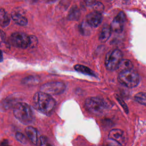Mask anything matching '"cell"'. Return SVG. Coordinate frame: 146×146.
<instances>
[{"label":"cell","instance_id":"cell-1","mask_svg":"<svg viewBox=\"0 0 146 146\" xmlns=\"http://www.w3.org/2000/svg\"><path fill=\"white\" fill-rule=\"evenodd\" d=\"M33 107L41 112L46 115H50L54 111L55 107V100L50 95L42 91L36 92L33 98Z\"/></svg>","mask_w":146,"mask_h":146},{"label":"cell","instance_id":"cell-2","mask_svg":"<svg viewBox=\"0 0 146 146\" xmlns=\"http://www.w3.org/2000/svg\"><path fill=\"white\" fill-rule=\"evenodd\" d=\"M13 114L17 119L24 124H31L34 119L31 107L26 103H17L13 109Z\"/></svg>","mask_w":146,"mask_h":146},{"label":"cell","instance_id":"cell-3","mask_svg":"<svg viewBox=\"0 0 146 146\" xmlns=\"http://www.w3.org/2000/svg\"><path fill=\"white\" fill-rule=\"evenodd\" d=\"M85 106L89 112L95 115L102 114L108 107L103 99L97 97L88 98L85 101Z\"/></svg>","mask_w":146,"mask_h":146},{"label":"cell","instance_id":"cell-4","mask_svg":"<svg viewBox=\"0 0 146 146\" xmlns=\"http://www.w3.org/2000/svg\"><path fill=\"white\" fill-rule=\"evenodd\" d=\"M139 74L132 69L120 72L118 75L119 82L129 88L136 87L139 83Z\"/></svg>","mask_w":146,"mask_h":146},{"label":"cell","instance_id":"cell-5","mask_svg":"<svg viewBox=\"0 0 146 146\" xmlns=\"http://www.w3.org/2000/svg\"><path fill=\"white\" fill-rule=\"evenodd\" d=\"M123 58V54L119 49H115L109 51L106 56L105 65L110 71L117 70Z\"/></svg>","mask_w":146,"mask_h":146},{"label":"cell","instance_id":"cell-6","mask_svg":"<svg viewBox=\"0 0 146 146\" xmlns=\"http://www.w3.org/2000/svg\"><path fill=\"white\" fill-rule=\"evenodd\" d=\"M66 89V85L61 82H51L43 84L40 87V91L49 95L62 94Z\"/></svg>","mask_w":146,"mask_h":146},{"label":"cell","instance_id":"cell-7","mask_svg":"<svg viewBox=\"0 0 146 146\" xmlns=\"http://www.w3.org/2000/svg\"><path fill=\"white\" fill-rule=\"evenodd\" d=\"M11 44L16 47L26 48L29 47L30 36L22 32H16L13 33L10 38Z\"/></svg>","mask_w":146,"mask_h":146},{"label":"cell","instance_id":"cell-8","mask_svg":"<svg viewBox=\"0 0 146 146\" xmlns=\"http://www.w3.org/2000/svg\"><path fill=\"white\" fill-rule=\"evenodd\" d=\"M125 21V15L123 11H120L114 18L111 24V27L112 31L115 33H121L123 30L124 22Z\"/></svg>","mask_w":146,"mask_h":146},{"label":"cell","instance_id":"cell-9","mask_svg":"<svg viewBox=\"0 0 146 146\" xmlns=\"http://www.w3.org/2000/svg\"><path fill=\"white\" fill-rule=\"evenodd\" d=\"M108 137L121 145H124L127 141L125 132L119 129H113L111 130L108 134Z\"/></svg>","mask_w":146,"mask_h":146},{"label":"cell","instance_id":"cell-10","mask_svg":"<svg viewBox=\"0 0 146 146\" xmlns=\"http://www.w3.org/2000/svg\"><path fill=\"white\" fill-rule=\"evenodd\" d=\"M86 21L90 26L96 27L102 21V14L95 11H92L86 16Z\"/></svg>","mask_w":146,"mask_h":146},{"label":"cell","instance_id":"cell-11","mask_svg":"<svg viewBox=\"0 0 146 146\" xmlns=\"http://www.w3.org/2000/svg\"><path fill=\"white\" fill-rule=\"evenodd\" d=\"M112 32V29L111 26L106 25L102 28L101 32L99 35V39L102 42H106L108 38L110 37Z\"/></svg>","mask_w":146,"mask_h":146},{"label":"cell","instance_id":"cell-12","mask_svg":"<svg viewBox=\"0 0 146 146\" xmlns=\"http://www.w3.org/2000/svg\"><path fill=\"white\" fill-rule=\"evenodd\" d=\"M25 132L30 140L33 144H36L38 142V135L36 129L31 126H28L26 128Z\"/></svg>","mask_w":146,"mask_h":146},{"label":"cell","instance_id":"cell-13","mask_svg":"<svg viewBox=\"0 0 146 146\" xmlns=\"http://www.w3.org/2000/svg\"><path fill=\"white\" fill-rule=\"evenodd\" d=\"M11 16L13 21L20 26H26L28 23L27 18L19 13L13 12Z\"/></svg>","mask_w":146,"mask_h":146},{"label":"cell","instance_id":"cell-14","mask_svg":"<svg viewBox=\"0 0 146 146\" xmlns=\"http://www.w3.org/2000/svg\"><path fill=\"white\" fill-rule=\"evenodd\" d=\"M10 22V18L7 13L2 8L0 11V24L2 27L7 26Z\"/></svg>","mask_w":146,"mask_h":146},{"label":"cell","instance_id":"cell-15","mask_svg":"<svg viewBox=\"0 0 146 146\" xmlns=\"http://www.w3.org/2000/svg\"><path fill=\"white\" fill-rule=\"evenodd\" d=\"M133 68V64L132 62L128 59H122L120 62L117 70H118L120 72L131 70Z\"/></svg>","mask_w":146,"mask_h":146},{"label":"cell","instance_id":"cell-16","mask_svg":"<svg viewBox=\"0 0 146 146\" xmlns=\"http://www.w3.org/2000/svg\"><path fill=\"white\" fill-rule=\"evenodd\" d=\"M74 68L77 71L80 72L82 74L95 76V74L93 72V71L91 70L90 68H88L85 66L81 65V64H76L74 66Z\"/></svg>","mask_w":146,"mask_h":146},{"label":"cell","instance_id":"cell-17","mask_svg":"<svg viewBox=\"0 0 146 146\" xmlns=\"http://www.w3.org/2000/svg\"><path fill=\"white\" fill-rule=\"evenodd\" d=\"M135 100L138 103L146 106V93L145 92H139L135 95Z\"/></svg>","mask_w":146,"mask_h":146},{"label":"cell","instance_id":"cell-18","mask_svg":"<svg viewBox=\"0 0 146 146\" xmlns=\"http://www.w3.org/2000/svg\"><path fill=\"white\" fill-rule=\"evenodd\" d=\"M40 146H55L48 140V139L44 136H40Z\"/></svg>","mask_w":146,"mask_h":146},{"label":"cell","instance_id":"cell-19","mask_svg":"<svg viewBox=\"0 0 146 146\" xmlns=\"http://www.w3.org/2000/svg\"><path fill=\"white\" fill-rule=\"evenodd\" d=\"M93 7H94V11H95L96 12H98L99 13L102 14V13L104 11V5L101 2H98L95 3Z\"/></svg>","mask_w":146,"mask_h":146},{"label":"cell","instance_id":"cell-20","mask_svg":"<svg viewBox=\"0 0 146 146\" xmlns=\"http://www.w3.org/2000/svg\"><path fill=\"white\" fill-rule=\"evenodd\" d=\"M15 137L19 142L23 144H25L26 143V139L25 136L21 132H17L15 134Z\"/></svg>","mask_w":146,"mask_h":146},{"label":"cell","instance_id":"cell-21","mask_svg":"<svg viewBox=\"0 0 146 146\" xmlns=\"http://www.w3.org/2000/svg\"><path fill=\"white\" fill-rule=\"evenodd\" d=\"M38 44V39L34 35L30 36V43H29V47H34L36 46Z\"/></svg>","mask_w":146,"mask_h":146},{"label":"cell","instance_id":"cell-22","mask_svg":"<svg viewBox=\"0 0 146 146\" xmlns=\"http://www.w3.org/2000/svg\"><path fill=\"white\" fill-rule=\"evenodd\" d=\"M116 99H117V101L119 102L120 104V105L121 106V107L123 108V109H124V110L125 111V112L126 113H128V108L127 106L126 105L125 103H124V102L122 99H121L120 98H119V97H117Z\"/></svg>","mask_w":146,"mask_h":146},{"label":"cell","instance_id":"cell-23","mask_svg":"<svg viewBox=\"0 0 146 146\" xmlns=\"http://www.w3.org/2000/svg\"><path fill=\"white\" fill-rule=\"evenodd\" d=\"M79 13H78V10H73L72 13L70 14L69 18L74 20L75 19H77L78 18V15H79Z\"/></svg>","mask_w":146,"mask_h":146},{"label":"cell","instance_id":"cell-24","mask_svg":"<svg viewBox=\"0 0 146 146\" xmlns=\"http://www.w3.org/2000/svg\"><path fill=\"white\" fill-rule=\"evenodd\" d=\"M50 1H56V0H48Z\"/></svg>","mask_w":146,"mask_h":146},{"label":"cell","instance_id":"cell-25","mask_svg":"<svg viewBox=\"0 0 146 146\" xmlns=\"http://www.w3.org/2000/svg\"><path fill=\"white\" fill-rule=\"evenodd\" d=\"M108 146H112V145H108Z\"/></svg>","mask_w":146,"mask_h":146}]
</instances>
